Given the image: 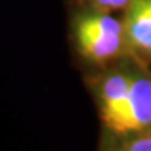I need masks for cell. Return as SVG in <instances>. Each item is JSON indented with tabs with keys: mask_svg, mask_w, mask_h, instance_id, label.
Segmentation results:
<instances>
[{
	"mask_svg": "<svg viewBox=\"0 0 151 151\" xmlns=\"http://www.w3.org/2000/svg\"><path fill=\"white\" fill-rule=\"evenodd\" d=\"M122 21L126 50L151 60V0H132Z\"/></svg>",
	"mask_w": 151,
	"mask_h": 151,
	"instance_id": "3957f363",
	"label": "cell"
},
{
	"mask_svg": "<svg viewBox=\"0 0 151 151\" xmlns=\"http://www.w3.org/2000/svg\"><path fill=\"white\" fill-rule=\"evenodd\" d=\"M71 38L81 58L104 63L126 50L123 21L90 6H80L71 20Z\"/></svg>",
	"mask_w": 151,
	"mask_h": 151,
	"instance_id": "6da1fadb",
	"label": "cell"
},
{
	"mask_svg": "<svg viewBox=\"0 0 151 151\" xmlns=\"http://www.w3.org/2000/svg\"><path fill=\"white\" fill-rule=\"evenodd\" d=\"M132 76L115 73L108 76L101 90V119L104 124L111 129L115 120L123 111L130 90Z\"/></svg>",
	"mask_w": 151,
	"mask_h": 151,
	"instance_id": "277c9868",
	"label": "cell"
},
{
	"mask_svg": "<svg viewBox=\"0 0 151 151\" xmlns=\"http://www.w3.org/2000/svg\"><path fill=\"white\" fill-rule=\"evenodd\" d=\"M132 0H78L80 6H90L94 9H99L104 11H116L124 10Z\"/></svg>",
	"mask_w": 151,
	"mask_h": 151,
	"instance_id": "5b68a950",
	"label": "cell"
},
{
	"mask_svg": "<svg viewBox=\"0 0 151 151\" xmlns=\"http://www.w3.org/2000/svg\"><path fill=\"white\" fill-rule=\"evenodd\" d=\"M122 151H151V136L141 137L139 140L130 143Z\"/></svg>",
	"mask_w": 151,
	"mask_h": 151,
	"instance_id": "8992f818",
	"label": "cell"
},
{
	"mask_svg": "<svg viewBox=\"0 0 151 151\" xmlns=\"http://www.w3.org/2000/svg\"><path fill=\"white\" fill-rule=\"evenodd\" d=\"M151 124V80L146 77H133L123 111L115 120L113 133L126 134L144 129Z\"/></svg>",
	"mask_w": 151,
	"mask_h": 151,
	"instance_id": "7a4b0ae2",
	"label": "cell"
}]
</instances>
